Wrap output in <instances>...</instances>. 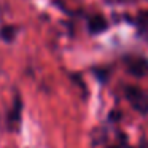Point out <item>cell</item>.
<instances>
[{
  "label": "cell",
  "mask_w": 148,
  "mask_h": 148,
  "mask_svg": "<svg viewBox=\"0 0 148 148\" xmlns=\"http://www.w3.org/2000/svg\"><path fill=\"white\" fill-rule=\"evenodd\" d=\"M124 96H126V99L129 100V103H131L138 113H142V115H147L148 113V96L140 89V88L131 86V84H129V86L124 88Z\"/></svg>",
  "instance_id": "1"
},
{
  "label": "cell",
  "mask_w": 148,
  "mask_h": 148,
  "mask_svg": "<svg viewBox=\"0 0 148 148\" xmlns=\"http://www.w3.org/2000/svg\"><path fill=\"white\" fill-rule=\"evenodd\" d=\"M107 29V21L103 16L100 14H96L89 19V30L92 34H99V32H103Z\"/></svg>",
  "instance_id": "2"
},
{
  "label": "cell",
  "mask_w": 148,
  "mask_h": 148,
  "mask_svg": "<svg viewBox=\"0 0 148 148\" xmlns=\"http://www.w3.org/2000/svg\"><path fill=\"white\" fill-rule=\"evenodd\" d=\"M129 72L134 75H137V77H140V75L145 73V70H147V62L143 61V59H129Z\"/></svg>",
  "instance_id": "3"
},
{
  "label": "cell",
  "mask_w": 148,
  "mask_h": 148,
  "mask_svg": "<svg viewBox=\"0 0 148 148\" xmlns=\"http://www.w3.org/2000/svg\"><path fill=\"white\" fill-rule=\"evenodd\" d=\"M137 24H138V30L148 35V11H142L137 18Z\"/></svg>",
  "instance_id": "4"
},
{
  "label": "cell",
  "mask_w": 148,
  "mask_h": 148,
  "mask_svg": "<svg viewBox=\"0 0 148 148\" xmlns=\"http://www.w3.org/2000/svg\"><path fill=\"white\" fill-rule=\"evenodd\" d=\"M0 37L3 40H7V42H11V40L14 38V29L13 27H5V29H2V32H0Z\"/></svg>",
  "instance_id": "5"
},
{
  "label": "cell",
  "mask_w": 148,
  "mask_h": 148,
  "mask_svg": "<svg viewBox=\"0 0 148 148\" xmlns=\"http://www.w3.org/2000/svg\"><path fill=\"white\" fill-rule=\"evenodd\" d=\"M108 148H118V147H108Z\"/></svg>",
  "instance_id": "6"
}]
</instances>
